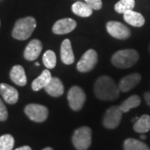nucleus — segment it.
Segmentation results:
<instances>
[{
    "label": "nucleus",
    "instance_id": "13",
    "mask_svg": "<svg viewBox=\"0 0 150 150\" xmlns=\"http://www.w3.org/2000/svg\"><path fill=\"white\" fill-rule=\"evenodd\" d=\"M60 57H61L62 62L66 65L73 64L74 62V54L72 48V44L69 38L64 39L61 43Z\"/></svg>",
    "mask_w": 150,
    "mask_h": 150
},
{
    "label": "nucleus",
    "instance_id": "5",
    "mask_svg": "<svg viewBox=\"0 0 150 150\" xmlns=\"http://www.w3.org/2000/svg\"><path fill=\"white\" fill-rule=\"evenodd\" d=\"M68 100L69 107L74 111H79L85 103V93L79 86H73L68 92Z\"/></svg>",
    "mask_w": 150,
    "mask_h": 150
},
{
    "label": "nucleus",
    "instance_id": "22",
    "mask_svg": "<svg viewBox=\"0 0 150 150\" xmlns=\"http://www.w3.org/2000/svg\"><path fill=\"white\" fill-rule=\"evenodd\" d=\"M123 148L124 150H150L149 146L144 142L134 139H128L125 140Z\"/></svg>",
    "mask_w": 150,
    "mask_h": 150
},
{
    "label": "nucleus",
    "instance_id": "3",
    "mask_svg": "<svg viewBox=\"0 0 150 150\" xmlns=\"http://www.w3.org/2000/svg\"><path fill=\"white\" fill-rule=\"evenodd\" d=\"M139 59L138 52L134 49H123L112 56L111 62L118 69H129L133 67Z\"/></svg>",
    "mask_w": 150,
    "mask_h": 150
},
{
    "label": "nucleus",
    "instance_id": "8",
    "mask_svg": "<svg viewBox=\"0 0 150 150\" xmlns=\"http://www.w3.org/2000/svg\"><path fill=\"white\" fill-rule=\"evenodd\" d=\"M98 63V54L93 49L87 50L77 64V69L80 73H88L94 69Z\"/></svg>",
    "mask_w": 150,
    "mask_h": 150
},
{
    "label": "nucleus",
    "instance_id": "25",
    "mask_svg": "<svg viewBox=\"0 0 150 150\" xmlns=\"http://www.w3.org/2000/svg\"><path fill=\"white\" fill-rule=\"evenodd\" d=\"M14 146V139L10 134L0 137V150H12Z\"/></svg>",
    "mask_w": 150,
    "mask_h": 150
},
{
    "label": "nucleus",
    "instance_id": "12",
    "mask_svg": "<svg viewBox=\"0 0 150 150\" xmlns=\"http://www.w3.org/2000/svg\"><path fill=\"white\" fill-rule=\"evenodd\" d=\"M141 75L138 73H134L131 74L123 77L118 83L119 91L127 93L133 89L134 87L138 85L141 81Z\"/></svg>",
    "mask_w": 150,
    "mask_h": 150
},
{
    "label": "nucleus",
    "instance_id": "23",
    "mask_svg": "<svg viewBox=\"0 0 150 150\" xmlns=\"http://www.w3.org/2000/svg\"><path fill=\"white\" fill-rule=\"evenodd\" d=\"M135 6L134 0H120L114 6V10L118 13H124L129 10H133Z\"/></svg>",
    "mask_w": 150,
    "mask_h": 150
},
{
    "label": "nucleus",
    "instance_id": "16",
    "mask_svg": "<svg viewBox=\"0 0 150 150\" xmlns=\"http://www.w3.org/2000/svg\"><path fill=\"white\" fill-rule=\"evenodd\" d=\"M10 79L18 86L23 87L27 84V77L25 70L21 65H15L10 71Z\"/></svg>",
    "mask_w": 150,
    "mask_h": 150
},
{
    "label": "nucleus",
    "instance_id": "33",
    "mask_svg": "<svg viewBox=\"0 0 150 150\" xmlns=\"http://www.w3.org/2000/svg\"><path fill=\"white\" fill-rule=\"evenodd\" d=\"M149 52H150V45H149Z\"/></svg>",
    "mask_w": 150,
    "mask_h": 150
},
{
    "label": "nucleus",
    "instance_id": "2",
    "mask_svg": "<svg viewBox=\"0 0 150 150\" xmlns=\"http://www.w3.org/2000/svg\"><path fill=\"white\" fill-rule=\"evenodd\" d=\"M37 22L33 17L28 16L17 20L12 36L17 40H26L32 35L33 32L36 28Z\"/></svg>",
    "mask_w": 150,
    "mask_h": 150
},
{
    "label": "nucleus",
    "instance_id": "7",
    "mask_svg": "<svg viewBox=\"0 0 150 150\" xmlns=\"http://www.w3.org/2000/svg\"><path fill=\"white\" fill-rule=\"evenodd\" d=\"M123 111L119 106H112L108 108L103 119V126L108 129H116L121 122Z\"/></svg>",
    "mask_w": 150,
    "mask_h": 150
},
{
    "label": "nucleus",
    "instance_id": "20",
    "mask_svg": "<svg viewBox=\"0 0 150 150\" xmlns=\"http://www.w3.org/2000/svg\"><path fill=\"white\" fill-rule=\"evenodd\" d=\"M134 129L135 132L144 134L150 130V116L148 114L142 115L139 118L136 120L134 125Z\"/></svg>",
    "mask_w": 150,
    "mask_h": 150
},
{
    "label": "nucleus",
    "instance_id": "26",
    "mask_svg": "<svg viewBox=\"0 0 150 150\" xmlns=\"http://www.w3.org/2000/svg\"><path fill=\"white\" fill-rule=\"evenodd\" d=\"M8 113L7 108L4 102L2 101V99L0 98V121L1 122L6 121L8 118Z\"/></svg>",
    "mask_w": 150,
    "mask_h": 150
},
{
    "label": "nucleus",
    "instance_id": "11",
    "mask_svg": "<svg viewBox=\"0 0 150 150\" xmlns=\"http://www.w3.org/2000/svg\"><path fill=\"white\" fill-rule=\"evenodd\" d=\"M43 49V44L38 39H33L25 48L23 57L28 61H34L39 57Z\"/></svg>",
    "mask_w": 150,
    "mask_h": 150
},
{
    "label": "nucleus",
    "instance_id": "4",
    "mask_svg": "<svg viewBox=\"0 0 150 150\" xmlns=\"http://www.w3.org/2000/svg\"><path fill=\"white\" fill-rule=\"evenodd\" d=\"M73 144L77 150H87L92 143V130L88 127H81L74 133Z\"/></svg>",
    "mask_w": 150,
    "mask_h": 150
},
{
    "label": "nucleus",
    "instance_id": "29",
    "mask_svg": "<svg viewBox=\"0 0 150 150\" xmlns=\"http://www.w3.org/2000/svg\"><path fill=\"white\" fill-rule=\"evenodd\" d=\"M15 150H32V149L29 146H23L20 148H18Z\"/></svg>",
    "mask_w": 150,
    "mask_h": 150
},
{
    "label": "nucleus",
    "instance_id": "31",
    "mask_svg": "<svg viewBox=\"0 0 150 150\" xmlns=\"http://www.w3.org/2000/svg\"><path fill=\"white\" fill-rule=\"evenodd\" d=\"M141 139H146V136H145V135H142V136H141Z\"/></svg>",
    "mask_w": 150,
    "mask_h": 150
},
{
    "label": "nucleus",
    "instance_id": "28",
    "mask_svg": "<svg viewBox=\"0 0 150 150\" xmlns=\"http://www.w3.org/2000/svg\"><path fill=\"white\" fill-rule=\"evenodd\" d=\"M144 99L145 102L150 107V92H147L144 93Z\"/></svg>",
    "mask_w": 150,
    "mask_h": 150
},
{
    "label": "nucleus",
    "instance_id": "17",
    "mask_svg": "<svg viewBox=\"0 0 150 150\" xmlns=\"http://www.w3.org/2000/svg\"><path fill=\"white\" fill-rule=\"evenodd\" d=\"M123 19L127 23L134 27H142L145 23V19L144 16L134 10H129L123 13Z\"/></svg>",
    "mask_w": 150,
    "mask_h": 150
},
{
    "label": "nucleus",
    "instance_id": "32",
    "mask_svg": "<svg viewBox=\"0 0 150 150\" xmlns=\"http://www.w3.org/2000/svg\"><path fill=\"white\" fill-rule=\"evenodd\" d=\"M35 65H36V66H39V64H38V63H36V64H35Z\"/></svg>",
    "mask_w": 150,
    "mask_h": 150
},
{
    "label": "nucleus",
    "instance_id": "27",
    "mask_svg": "<svg viewBox=\"0 0 150 150\" xmlns=\"http://www.w3.org/2000/svg\"><path fill=\"white\" fill-rule=\"evenodd\" d=\"M88 5L93 8V10H99L102 8V0H84Z\"/></svg>",
    "mask_w": 150,
    "mask_h": 150
},
{
    "label": "nucleus",
    "instance_id": "15",
    "mask_svg": "<svg viewBox=\"0 0 150 150\" xmlns=\"http://www.w3.org/2000/svg\"><path fill=\"white\" fill-rule=\"evenodd\" d=\"M46 93L48 95L54 98L61 97L64 93V86L63 84L62 81L57 77H52L50 82L48 85L44 88Z\"/></svg>",
    "mask_w": 150,
    "mask_h": 150
},
{
    "label": "nucleus",
    "instance_id": "9",
    "mask_svg": "<svg viewBox=\"0 0 150 150\" xmlns=\"http://www.w3.org/2000/svg\"><path fill=\"white\" fill-rule=\"evenodd\" d=\"M108 33L117 39H127L130 37V29L123 23L117 21H109L106 24Z\"/></svg>",
    "mask_w": 150,
    "mask_h": 150
},
{
    "label": "nucleus",
    "instance_id": "24",
    "mask_svg": "<svg viewBox=\"0 0 150 150\" xmlns=\"http://www.w3.org/2000/svg\"><path fill=\"white\" fill-rule=\"evenodd\" d=\"M43 62L48 69H53L57 64L56 54L53 50H47L43 55Z\"/></svg>",
    "mask_w": 150,
    "mask_h": 150
},
{
    "label": "nucleus",
    "instance_id": "18",
    "mask_svg": "<svg viewBox=\"0 0 150 150\" xmlns=\"http://www.w3.org/2000/svg\"><path fill=\"white\" fill-rule=\"evenodd\" d=\"M52 79V74L49 69H45L42 72V74L33 81L32 89L33 91H39L44 88Z\"/></svg>",
    "mask_w": 150,
    "mask_h": 150
},
{
    "label": "nucleus",
    "instance_id": "6",
    "mask_svg": "<svg viewBox=\"0 0 150 150\" xmlns=\"http://www.w3.org/2000/svg\"><path fill=\"white\" fill-rule=\"evenodd\" d=\"M24 112L28 118L36 123L44 122L48 117V109L47 107L38 103L28 104L24 108Z\"/></svg>",
    "mask_w": 150,
    "mask_h": 150
},
{
    "label": "nucleus",
    "instance_id": "21",
    "mask_svg": "<svg viewBox=\"0 0 150 150\" xmlns=\"http://www.w3.org/2000/svg\"><path fill=\"white\" fill-rule=\"evenodd\" d=\"M140 103H141L140 97L139 95L134 94V95H132V96L128 98L126 100H124L119 105V108H121V110L123 111V112H129L130 109L139 106Z\"/></svg>",
    "mask_w": 150,
    "mask_h": 150
},
{
    "label": "nucleus",
    "instance_id": "14",
    "mask_svg": "<svg viewBox=\"0 0 150 150\" xmlns=\"http://www.w3.org/2000/svg\"><path fill=\"white\" fill-rule=\"evenodd\" d=\"M0 95L7 103L9 104H14L18 100V90L7 83H0Z\"/></svg>",
    "mask_w": 150,
    "mask_h": 150
},
{
    "label": "nucleus",
    "instance_id": "1",
    "mask_svg": "<svg viewBox=\"0 0 150 150\" xmlns=\"http://www.w3.org/2000/svg\"><path fill=\"white\" fill-rule=\"evenodd\" d=\"M94 94L103 101H112L119 97V88L112 78L103 75L94 83Z\"/></svg>",
    "mask_w": 150,
    "mask_h": 150
},
{
    "label": "nucleus",
    "instance_id": "10",
    "mask_svg": "<svg viewBox=\"0 0 150 150\" xmlns=\"http://www.w3.org/2000/svg\"><path fill=\"white\" fill-rule=\"evenodd\" d=\"M76 27H77V23L74 19L70 18H62L55 22L52 30L55 34L61 35V34L69 33L72 31H74Z\"/></svg>",
    "mask_w": 150,
    "mask_h": 150
},
{
    "label": "nucleus",
    "instance_id": "30",
    "mask_svg": "<svg viewBox=\"0 0 150 150\" xmlns=\"http://www.w3.org/2000/svg\"><path fill=\"white\" fill-rule=\"evenodd\" d=\"M42 150H54L52 148H50V147H48V148H45V149H43Z\"/></svg>",
    "mask_w": 150,
    "mask_h": 150
},
{
    "label": "nucleus",
    "instance_id": "19",
    "mask_svg": "<svg viewBox=\"0 0 150 150\" xmlns=\"http://www.w3.org/2000/svg\"><path fill=\"white\" fill-rule=\"evenodd\" d=\"M73 13L79 17L88 18L93 13V8L85 2H76L72 5Z\"/></svg>",
    "mask_w": 150,
    "mask_h": 150
}]
</instances>
